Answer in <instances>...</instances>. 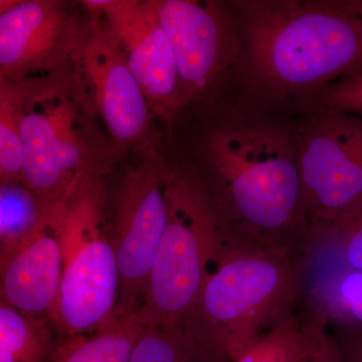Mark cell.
<instances>
[{
  "label": "cell",
  "mask_w": 362,
  "mask_h": 362,
  "mask_svg": "<svg viewBox=\"0 0 362 362\" xmlns=\"http://www.w3.org/2000/svg\"><path fill=\"white\" fill-rule=\"evenodd\" d=\"M63 274L49 322L64 339L96 332L117 318L118 263L105 175L86 173L57 211Z\"/></svg>",
  "instance_id": "obj_5"
},
{
  "label": "cell",
  "mask_w": 362,
  "mask_h": 362,
  "mask_svg": "<svg viewBox=\"0 0 362 362\" xmlns=\"http://www.w3.org/2000/svg\"><path fill=\"white\" fill-rule=\"evenodd\" d=\"M88 13L71 65L119 158L154 141L156 114L102 14Z\"/></svg>",
  "instance_id": "obj_10"
},
{
  "label": "cell",
  "mask_w": 362,
  "mask_h": 362,
  "mask_svg": "<svg viewBox=\"0 0 362 362\" xmlns=\"http://www.w3.org/2000/svg\"><path fill=\"white\" fill-rule=\"evenodd\" d=\"M301 264L362 271V206L339 223L312 226Z\"/></svg>",
  "instance_id": "obj_18"
},
{
  "label": "cell",
  "mask_w": 362,
  "mask_h": 362,
  "mask_svg": "<svg viewBox=\"0 0 362 362\" xmlns=\"http://www.w3.org/2000/svg\"><path fill=\"white\" fill-rule=\"evenodd\" d=\"M54 349L47 320L0 301V362H47Z\"/></svg>",
  "instance_id": "obj_19"
},
{
  "label": "cell",
  "mask_w": 362,
  "mask_h": 362,
  "mask_svg": "<svg viewBox=\"0 0 362 362\" xmlns=\"http://www.w3.org/2000/svg\"><path fill=\"white\" fill-rule=\"evenodd\" d=\"M270 108L211 107V121L195 136L192 166L235 235L295 256L311 230L296 133L293 119Z\"/></svg>",
  "instance_id": "obj_1"
},
{
  "label": "cell",
  "mask_w": 362,
  "mask_h": 362,
  "mask_svg": "<svg viewBox=\"0 0 362 362\" xmlns=\"http://www.w3.org/2000/svg\"><path fill=\"white\" fill-rule=\"evenodd\" d=\"M333 337L344 362H362V327L337 326Z\"/></svg>",
  "instance_id": "obj_24"
},
{
  "label": "cell",
  "mask_w": 362,
  "mask_h": 362,
  "mask_svg": "<svg viewBox=\"0 0 362 362\" xmlns=\"http://www.w3.org/2000/svg\"><path fill=\"white\" fill-rule=\"evenodd\" d=\"M228 6L242 40L239 68L252 92L266 97L262 105H293L362 66V18L337 0H235Z\"/></svg>",
  "instance_id": "obj_2"
},
{
  "label": "cell",
  "mask_w": 362,
  "mask_h": 362,
  "mask_svg": "<svg viewBox=\"0 0 362 362\" xmlns=\"http://www.w3.org/2000/svg\"><path fill=\"white\" fill-rule=\"evenodd\" d=\"M21 82L0 78V183L23 182Z\"/></svg>",
  "instance_id": "obj_21"
},
{
  "label": "cell",
  "mask_w": 362,
  "mask_h": 362,
  "mask_svg": "<svg viewBox=\"0 0 362 362\" xmlns=\"http://www.w3.org/2000/svg\"><path fill=\"white\" fill-rule=\"evenodd\" d=\"M141 322L128 362H213L185 328Z\"/></svg>",
  "instance_id": "obj_20"
},
{
  "label": "cell",
  "mask_w": 362,
  "mask_h": 362,
  "mask_svg": "<svg viewBox=\"0 0 362 362\" xmlns=\"http://www.w3.org/2000/svg\"><path fill=\"white\" fill-rule=\"evenodd\" d=\"M317 321L287 314L251 343L233 362H309L316 347Z\"/></svg>",
  "instance_id": "obj_17"
},
{
  "label": "cell",
  "mask_w": 362,
  "mask_h": 362,
  "mask_svg": "<svg viewBox=\"0 0 362 362\" xmlns=\"http://www.w3.org/2000/svg\"><path fill=\"white\" fill-rule=\"evenodd\" d=\"M59 204L23 182L0 183V264L45 228Z\"/></svg>",
  "instance_id": "obj_15"
},
{
  "label": "cell",
  "mask_w": 362,
  "mask_h": 362,
  "mask_svg": "<svg viewBox=\"0 0 362 362\" xmlns=\"http://www.w3.org/2000/svg\"><path fill=\"white\" fill-rule=\"evenodd\" d=\"M313 312L326 322L362 327V271L301 266V289Z\"/></svg>",
  "instance_id": "obj_14"
},
{
  "label": "cell",
  "mask_w": 362,
  "mask_h": 362,
  "mask_svg": "<svg viewBox=\"0 0 362 362\" xmlns=\"http://www.w3.org/2000/svg\"><path fill=\"white\" fill-rule=\"evenodd\" d=\"M90 13L103 16L156 116L175 122L182 111L177 66L153 0H108Z\"/></svg>",
  "instance_id": "obj_12"
},
{
  "label": "cell",
  "mask_w": 362,
  "mask_h": 362,
  "mask_svg": "<svg viewBox=\"0 0 362 362\" xmlns=\"http://www.w3.org/2000/svg\"><path fill=\"white\" fill-rule=\"evenodd\" d=\"M85 23L63 0H1L0 78L20 82L64 70Z\"/></svg>",
  "instance_id": "obj_11"
},
{
  "label": "cell",
  "mask_w": 362,
  "mask_h": 362,
  "mask_svg": "<svg viewBox=\"0 0 362 362\" xmlns=\"http://www.w3.org/2000/svg\"><path fill=\"white\" fill-rule=\"evenodd\" d=\"M337 4L346 13L362 18V0H337Z\"/></svg>",
  "instance_id": "obj_25"
},
{
  "label": "cell",
  "mask_w": 362,
  "mask_h": 362,
  "mask_svg": "<svg viewBox=\"0 0 362 362\" xmlns=\"http://www.w3.org/2000/svg\"><path fill=\"white\" fill-rule=\"evenodd\" d=\"M301 291L296 256L226 235L185 329L213 362H233L287 315Z\"/></svg>",
  "instance_id": "obj_3"
},
{
  "label": "cell",
  "mask_w": 362,
  "mask_h": 362,
  "mask_svg": "<svg viewBox=\"0 0 362 362\" xmlns=\"http://www.w3.org/2000/svg\"><path fill=\"white\" fill-rule=\"evenodd\" d=\"M168 220L152 266L143 322L185 328L230 228L192 165L169 163Z\"/></svg>",
  "instance_id": "obj_6"
},
{
  "label": "cell",
  "mask_w": 362,
  "mask_h": 362,
  "mask_svg": "<svg viewBox=\"0 0 362 362\" xmlns=\"http://www.w3.org/2000/svg\"><path fill=\"white\" fill-rule=\"evenodd\" d=\"M153 4L175 52L181 108H211L242 58L239 26L228 2L153 0Z\"/></svg>",
  "instance_id": "obj_9"
},
{
  "label": "cell",
  "mask_w": 362,
  "mask_h": 362,
  "mask_svg": "<svg viewBox=\"0 0 362 362\" xmlns=\"http://www.w3.org/2000/svg\"><path fill=\"white\" fill-rule=\"evenodd\" d=\"M20 82L23 183L59 204L78 177L108 175L119 158L71 64Z\"/></svg>",
  "instance_id": "obj_4"
},
{
  "label": "cell",
  "mask_w": 362,
  "mask_h": 362,
  "mask_svg": "<svg viewBox=\"0 0 362 362\" xmlns=\"http://www.w3.org/2000/svg\"><path fill=\"white\" fill-rule=\"evenodd\" d=\"M313 316L317 321L316 347L309 362H344L337 340L328 333V323L320 317Z\"/></svg>",
  "instance_id": "obj_23"
},
{
  "label": "cell",
  "mask_w": 362,
  "mask_h": 362,
  "mask_svg": "<svg viewBox=\"0 0 362 362\" xmlns=\"http://www.w3.org/2000/svg\"><path fill=\"white\" fill-rule=\"evenodd\" d=\"M141 328L138 313L117 317L96 332L64 339L47 362H128Z\"/></svg>",
  "instance_id": "obj_16"
},
{
  "label": "cell",
  "mask_w": 362,
  "mask_h": 362,
  "mask_svg": "<svg viewBox=\"0 0 362 362\" xmlns=\"http://www.w3.org/2000/svg\"><path fill=\"white\" fill-rule=\"evenodd\" d=\"M112 195L111 237L118 263L117 317L141 310L152 266L168 220V162L153 141L133 152ZM109 192V188H108Z\"/></svg>",
  "instance_id": "obj_7"
},
{
  "label": "cell",
  "mask_w": 362,
  "mask_h": 362,
  "mask_svg": "<svg viewBox=\"0 0 362 362\" xmlns=\"http://www.w3.org/2000/svg\"><path fill=\"white\" fill-rule=\"evenodd\" d=\"M292 107L297 111L339 112L362 117V66Z\"/></svg>",
  "instance_id": "obj_22"
},
{
  "label": "cell",
  "mask_w": 362,
  "mask_h": 362,
  "mask_svg": "<svg viewBox=\"0 0 362 362\" xmlns=\"http://www.w3.org/2000/svg\"><path fill=\"white\" fill-rule=\"evenodd\" d=\"M57 211L58 207L32 240L0 264L1 301L26 315L49 321L63 274Z\"/></svg>",
  "instance_id": "obj_13"
},
{
  "label": "cell",
  "mask_w": 362,
  "mask_h": 362,
  "mask_svg": "<svg viewBox=\"0 0 362 362\" xmlns=\"http://www.w3.org/2000/svg\"><path fill=\"white\" fill-rule=\"evenodd\" d=\"M299 112L293 124L310 228L339 223L362 206V117Z\"/></svg>",
  "instance_id": "obj_8"
}]
</instances>
